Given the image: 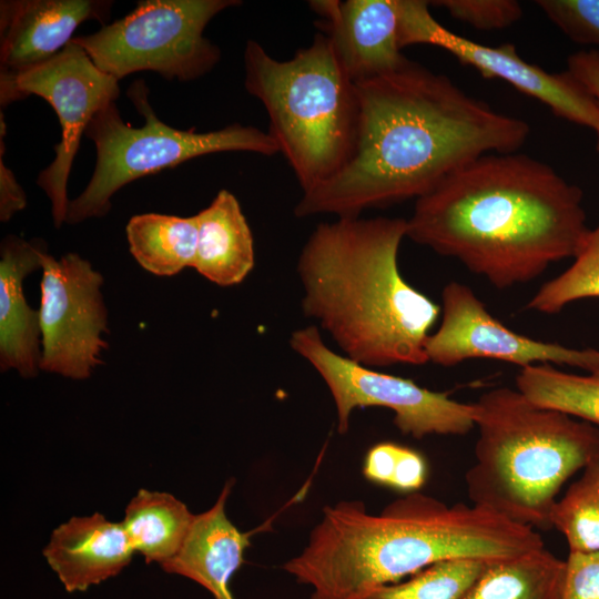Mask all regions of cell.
<instances>
[{
  "mask_svg": "<svg viewBox=\"0 0 599 599\" xmlns=\"http://www.w3.org/2000/svg\"><path fill=\"white\" fill-rule=\"evenodd\" d=\"M400 45L430 44L446 50L484 78L501 79L546 104L552 113L599 133V104L567 70L547 72L524 60L511 43L485 45L441 26L429 11V1L399 0Z\"/></svg>",
  "mask_w": 599,
  "mask_h": 599,
  "instance_id": "cell-12",
  "label": "cell"
},
{
  "mask_svg": "<svg viewBox=\"0 0 599 599\" xmlns=\"http://www.w3.org/2000/svg\"><path fill=\"white\" fill-rule=\"evenodd\" d=\"M129 250L135 261L158 276H173L193 267L197 244L196 215L160 213L132 216L126 225Z\"/></svg>",
  "mask_w": 599,
  "mask_h": 599,
  "instance_id": "cell-22",
  "label": "cell"
},
{
  "mask_svg": "<svg viewBox=\"0 0 599 599\" xmlns=\"http://www.w3.org/2000/svg\"><path fill=\"white\" fill-rule=\"evenodd\" d=\"M110 0H1L0 77H11L57 55L83 22L106 24Z\"/></svg>",
  "mask_w": 599,
  "mask_h": 599,
  "instance_id": "cell-15",
  "label": "cell"
},
{
  "mask_svg": "<svg viewBox=\"0 0 599 599\" xmlns=\"http://www.w3.org/2000/svg\"><path fill=\"white\" fill-rule=\"evenodd\" d=\"M126 93L144 124L134 128L125 123L115 102L93 116L84 135L95 145V166L84 190L70 200L68 224L103 217L111 210V197L121 187L191 159L231 151L265 156L280 152L267 132L252 125L233 123L201 133L167 125L154 113L143 80H135Z\"/></svg>",
  "mask_w": 599,
  "mask_h": 599,
  "instance_id": "cell-7",
  "label": "cell"
},
{
  "mask_svg": "<svg viewBox=\"0 0 599 599\" xmlns=\"http://www.w3.org/2000/svg\"><path fill=\"white\" fill-rule=\"evenodd\" d=\"M234 480L224 485L215 504L206 511L194 515L180 550L161 568L196 581L214 599H235L230 580L244 561L251 532H242L227 518L226 500Z\"/></svg>",
  "mask_w": 599,
  "mask_h": 599,
  "instance_id": "cell-18",
  "label": "cell"
},
{
  "mask_svg": "<svg viewBox=\"0 0 599 599\" xmlns=\"http://www.w3.org/2000/svg\"><path fill=\"white\" fill-rule=\"evenodd\" d=\"M291 348L323 378L337 412V430L345 434L356 408L384 407L394 414V425L406 436L466 435L475 427V406L457 402L447 393L414 380L363 366L332 351L316 326L292 333Z\"/></svg>",
  "mask_w": 599,
  "mask_h": 599,
  "instance_id": "cell-9",
  "label": "cell"
},
{
  "mask_svg": "<svg viewBox=\"0 0 599 599\" xmlns=\"http://www.w3.org/2000/svg\"><path fill=\"white\" fill-rule=\"evenodd\" d=\"M441 302L440 325L425 344L428 362L450 367L467 359L489 358L521 368L557 364L599 373V351L570 348L514 332L493 316L463 283L446 284Z\"/></svg>",
  "mask_w": 599,
  "mask_h": 599,
  "instance_id": "cell-13",
  "label": "cell"
},
{
  "mask_svg": "<svg viewBox=\"0 0 599 599\" xmlns=\"http://www.w3.org/2000/svg\"><path fill=\"white\" fill-rule=\"evenodd\" d=\"M6 122L3 112L0 113V221L8 222L16 213L27 205L23 189L16 179L14 173L6 165L3 154L6 151Z\"/></svg>",
  "mask_w": 599,
  "mask_h": 599,
  "instance_id": "cell-30",
  "label": "cell"
},
{
  "mask_svg": "<svg viewBox=\"0 0 599 599\" xmlns=\"http://www.w3.org/2000/svg\"><path fill=\"white\" fill-rule=\"evenodd\" d=\"M486 562L469 558L438 561L404 582L376 587L357 599H464Z\"/></svg>",
  "mask_w": 599,
  "mask_h": 599,
  "instance_id": "cell-25",
  "label": "cell"
},
{
  "mask_svg": "<svg viewBox=\"0 0 599 599\" xmlns=\"http://www.w3.org/2000/svg\"><path fill=\"white\" fill-rule=\"evenodd\" d=\"M134 551L122 522L94 512L58 526L43 556L65 590L74 592L116 576L130 564Z\"/></svg>",
  "mask_w": 599,
  "mask_h": 599,
  "instance_id": "cell-17",
  "label": "cell"
},
{
  "mask_svg": "<svg viewBox=\"0 0 599 599\" xmlns=\"http://www.w3.org/2000/svg\"><path fill=\"white\" fill-rule=\"evenodd\" d=\"M309 7L322 17V28L355 83L402 68L398 0H317Z\"/></svg>",
  "mask_w": 599,
  "mask_h": 599,
  "instance_id": "cell-14",
  "label": "cell"
},
{
  "mask_svg": "<svg viewBox=\"0 0 599 599\" xmlns=\"http://www.w3.org/2000/svg\"><path fill=\"white\" fill-rule=\"evenodd\" d=\"M237 0H143L122 19L74 37L93 63L121 80L153 71L167 80L192 81L209 73L221 51L204 37L210 21Z\"/></svg>",
  "mask_w": 599,
  "mask_h": 599,
  "instance_id": "cell-8",
  "label": "cell"
},
{
  "mask_svg": "<svg viewBox=\"0 0 599 599\" xmlns=\"http://www.w3.org/2000/svg\"><path fill=\"white\" fill-rule=\"evenodd\" d=\"M194 515L173 495L140 489L121 521L135 551L160 566L180 550Z\"/></svg>",
  "mask_w": 599,
  "mask_h": 599,
  "instance_id": "cell-21",
  "label": "cell"
},
{
  "mask_svg": "<svg viewBox=\"0 0 599 599\" xmlns=\"http://www.w3.org/2000/svg\"><path fill=\"white\" fill-rule=\"evenodd\" d=\"M430 3L481 31L505 29L522 17V8L516 0H439Z\"/></svg>",
  "mask_w": 599,
  "mask_h": 599,
  "instance_id": "cell-28",
  "label": "cell"
},
{
  "mask_svg": "<svg viewBox=\"0 0 599 599\" xmlns=\"http://www.w3.org/2000/svg\"><path fill=\"white\" fill-rule=\"evenodd\" d=\"M582 190L522 153H488L415 202L407 237L506 290L575 257L590 229Z\"/></svg>",
  "mask_w": 599,
  "mask_h": 599,
  "instance_id": "cell-2",
  "label": "cell"
},
{
  "mask_svg": "<svg viewBox=\"0 0 599 599\" xmlns=\"http://www.w3.org/2000/svg\"><path fill=\"white\" fill-rule=\"evenodd\" d=\"M535 3L571 41L599 48V0H537Z\"/></svg>",
  "mask_w": 599,
  "mask_h": 599,
  "instance_id": "cell-27",
  "label": "cell"
},
{
  "mask_svg": "<svg viewBox=\"0 0 599 599\" xmlns=\"http://www.w3.org/2000/svg\"><path fill=\"white\" fill-rule=\"evenodd\" d=\"M542 547L532 527L414 491L376 515L361 500L325 506L307 545L283 569L311 588V599H357L438 561L498 560Z\"/></svg>",
  "mask_w": 599,
  "mask_h": 599,
  "instance_id": "cell-3",
  "label": "cell"
},
{
  "mask_svg": "<svg viewBox=\"0 0 599 599\" xmlns=\"http://www.w3.org/2000/svg\"><path fill=\"white\" fill-rule=\"evenodd\" d=\"M473 404L478 438L465 475L470 502L534 529L551 528L562 485L599 458V427L507 386Z\"/></svg>",
  "mask_w": 599,
  "mask_h": 599,
  "instance_id": "cell-5",
  "label": "cell"
},
{
  "mask_svg": "<svg viewBox=\"0 0 599 599\" xmlns=\"http://www.w3.org/2000/svg\"><path fill=\"white\" fill-rule=\"evenodd\" d=\"M572 264L544 283L527 307L544 314H557L568 304L599 298V223L590 230Z\"/></svg>",
  "mask_w": 599,
  "mask_h": 599,
  "instance_id": "cell-26",
  "label": "cell"
},
{
  "mask_svg": "<svg viewBox=\"0 0 599 599\" xmlns=\"http://www.w3.org/2000/svg\"><path fill=\"white\" fill-rule=\"evenodd\" d=\"M31 94L53 108L61 126L55 156L37 179L50 200L53 223L59 229L67 220L68 180L81 138L93 116L118 99L119 80L101 71L84 49L71 40L47 62L16 75L0 77L2 108Z\"/></svg>",
  "mask_w": 599,
  "mask_h": 599,
  "instance_id": "cell-10",
  "label": "cell"
},
{
  "mask_svg": "<svg viewBox=\"0 0 599 599\" xmlns=\"http://www.w3.org/2000/svg\"><path fill=\"white\" fill-rule=\"evenodd\" d=\"M243 58L244 87L264 105L267 133L303 193L336 175L354 149L358 98L329 37L316 32L285 61L248 40Z\"/></svg>",
  "mask_w": 599,
  "mask_h": 599,
  "instance_id": "cell-6",
  "label": "cell"
},
{
  "mask_svg": "<svg viewBox=\"0 0 599 599\" xmlns=\"http://www.w3.org/2000/svg\"><path fill=\"white\" fill-rule=\"evenodd\" d=\"M549 521L565 537L569 551L599 552V458L556 500Z\"/></svg>",
  "mask_w": 599,
  "mask_h": 599,
  "instance_id": "cell-24",
  "label": "cell"
},
{
  "mask_svg": "<svg viewBox=\"0 0 599 599\" xmlns=\"http://www.w3.org/2000/svg\"><path fill=\"white\" fill-rule=\"evenodd\" d=\"M196 219L193 267L219 286L242 283L254 267L255 252L253 234L237 199L221 190Z\"/></svg>",
  "mask_w": 599,
  "mask_h": 599,
  "instance_id": "cell-19",
  "label": "cell"
},
{
  "mask_svg": "<svg viewBox=\"0 0 599 599\" xmlns=\"http://www.w3.org/2000/svg\"><path fill=\"white\" fill-rule=\"evenodd\" d=\"M45 252L42 240L26 241L14 234L0 246V368L14 369L23 378L37 376L41 358L39 311L28 305L23 281L41 268Z\"/></svg>",
  "mask_w": 599,
  "mask_h": 599,
  "instance_id": "cell-16",
  "label": "cell"
},
{
  "mask_svg": "<svg viewBox=\"0 0 599 599\" xmlns=\"http://www.w3.org/2000/svg\"><path fill=\"white\" fill-rule=\"evenodd\" d=\"M356 88L352 155L336 175L302 194L297 217H356L366 209L417 200L481 155L516 152L530 133L526 121L410 60Z\"/></svg>",
  "mask_w": 599,
  "mask_h": 599,
  "instance_id": "cell-1",
  "label": "cell"
},
{
  "mask_svg": "<svg viewBox=\"0 0 599 599\" xmlns=\"http://www.w3.org/2000/svg\"><path fill=\"white\" fill-rule=\"evenodd\" d=\"M400 448V445L389 441L374 445L365 457L364 476L375 484L389 487Z\"/></svg>",
  "mask_w": 599,
  "mask_h": 599,
  "instance_id": "cell-32",
  "label": "cell"
},
{
  "mask_svg": "<svg viewBox=\"0 0 599 599\" xmlns=\"http://www.w3.org/2000/svg\"><path fill=\"white\" fill-rule=\"evenodd\" d=\"M567 71L590 92L599 104V50H582L569 55ZM596 149L599 154V133H597Z\"/></svg>",
  "mask_w": 599,
  "mask_h": 599,
  "instance_id": "cell-33",
  "label": "cell"
},
{
  "mask_svg": "<svg viewBox=\"0 0 599 599\" xmlns=\"http://www.w3.org/2000/svg\"><path fill=\"white\" fill-rule=\"evenodd\" d=\"M427 465L416 450L402 446L390 488L403 493L417 491L426 481Z\"/></svg>",
  "mask_w": 599,
  "mask_h": 599,
  "instance_id": "cell-31",
  "label": "cell"
},
{
  "mask_svg": "<svg viewBox=\"0 0 599 599\" xmlns=\"http://www.w3.org/2000/svg\"><path fill=\"white\" fill-rule=\"evenodd\" d=\"M41 271L40 370L87 379L108 348L102 338L108 332L103 276L77 253L55 260L45 252Z\"/></svg>",
  "mask_w": 599,
  "mask_h": 599,
  "instance_id": "cell-11",
  "label": "cell"
},
{
  "mask_svg": "<svg viewBox=\"0 0 599 599\" xmlns=\"http://www.w3.org/2000/svg\"><path fill=\"white\" fill-rule=\"evenodd\" d=\"M516 388L531 403L599 427V373L578 375L538 364L520 369Z\"/></svg>",
  "mask_w": 599,
  "mask_h": 599,
  "instance_id": "cell-23",
  "label": "cell"
},
{
  "mask_svg": "<svg viewBox=\"0 0 599 599\" xmlns=\"http://www.w3.org/2000/svg\"><path fill=\"white\" fill-rule=\"evenodd\" d=\"M566 560L545 547L489 560L464 599H561Z\"/></svg>",
  "mask_w": 599,
  "mask_h": 599,
  "instance_id": "cell-20",
  "label": "cell"
},
{
  "mask_svg": "<svg viewBox=\"0 0 599 599\" xmlns=\"http://www.w3.org/2000/svg\"><path fill=\"white\" fill-rule=\"evenodd\" d=\"M561 599H599V552L569 551Z\"/></svg>",
  "mask_w": 599,
  "mask_h": 599,
  "instance_id": "cell-29",
  "label": "cell"
},
{
  "mask_svg": "<svg viewBox=\"0 0 599 599\" xmlns=\"http://www.w3.org/2000/svg\"><path fill=\"white\" fill-rule=\"evenodd\" d=\"M407 220L337 217L319 223L297 260L302 311L344 356L366 367L424 365L440 306L402 276Z\"/></svg>",
  "mask_w": 599,
  "mask_h": 599,
  "instance_id": "cell-4",
  "label": "cell"
}]
</instances>
